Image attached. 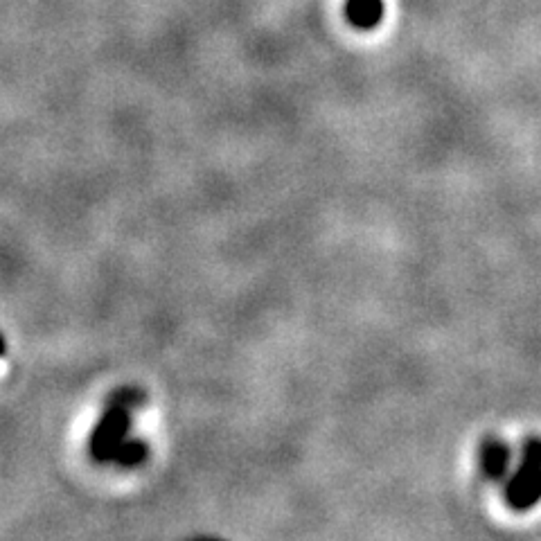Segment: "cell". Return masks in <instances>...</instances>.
<instances>
[{"mask_svg": "<svg viewBox=\"0 0 541 541\" xmlns=\"http://www.w3.org/2000/svg\"><path fill=\"white\" fill-rule=\"evenodd\" d=\"M505 501L512 510H530L541 501V467L523 463L517 458V467L505 478Z\"/></svg>", "mask_w": 541, "mask_h": 541, "instance_id": "2", "label": "cell"}, {"mask_svg": "<svg viewBox=\"0 0 541 541\" xmlns=\"http://www.w3.org/2000/svg\"><path fill=\"white\" fill-rule=\"evenodd\" d=\"M384 16V0H350L348 19L361 30H370L381 23Z\"/></svg>", "mask_w": 541, "mask_h": 541, "instance_id": "4", "label": "cell"}, {"mask_svg": "<svg viewBox=\"0 0 541 541\" xmlns=\"http://www.w3.org/2000/svg\"><path fill=\"white\" fill-rule=\"evenodd\" d=\"M519 460L541 467V438H528L519 451Z\"/></svg>", "mask_w": 541, "mask_h": 541, "instance_id": "6", "label": "cell"}, {"mask_svg": "<svg viewBox=\"0 0 541 541\" xmlns=\"http://www.w3.org/2000/svg\"><path fill=\"white\" fill-rule=\"evenodd\" d=\"M138 404H143V395L136 393V390H122V393L111 397L91 436V454L95 460H100V463L115 460L120 447L127 442L131 411Z\"/></svg>", "mask_w": 541, "mask_h": 541, "instance_id": "1", "label": "cell"}, {"mask_svg": "<svg viewBox=\"0 0 541 541\" xmlns=\"http://www.w3.org/2000/svg\"><path fill=\"white\" fill-rule=\"evenodd\" d=\"M5 348H7V343H5V336H3V334H0V357H3V354H5Z\"/></svg>", "mask_w": 541, "mask_h": 541, "instance_id": "7", "label": "cell"}, {"mask_svg": "<svg viewBox=\"0 0 541 541\" xmlns=\"http://www.w3.org/2000/svg\"><path fill=\"white\" fill-rule=\"evenodd\" d=\"M147 458V445L140 440H131L127 438V442L120 447L118 456H115V463H120L124 467H133V465H140L143 460Z\"/></svg>", "mask_w": 541, "mask_h": 541, "instance_id": "5", "label": "cell"}, {"mask_svg": "<svg viewBox=\"0 0 541 541\" xmlns=\"http://www.w3.org/2000/svg\"><path fill=\"white\" fill-rule=\"evenodd\" d=\"M517 467V458L508 442L501 438H490L481 445V454H478V469L487 478V481H501L512 474Z\"/></svg>", "mask_w": 541, "mask_h": 541, "instance_id": "3", "label": "cell"}]
</instances>
